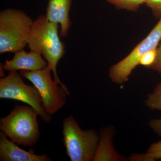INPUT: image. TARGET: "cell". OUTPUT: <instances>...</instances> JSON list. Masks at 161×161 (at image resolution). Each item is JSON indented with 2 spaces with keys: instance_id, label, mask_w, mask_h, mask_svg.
Segmentation results:
<instances>
[{
  "instance_id": "obj_1",
  "label": "cell",
  "mask_w": 161,
  "mask_h": 161,
  "mask_svg": "<svg viewBox=\"0 0 161 161\" xmlns=\"http://www.w3.org/2000/svg\"><path fill=\"white\" fill-rule=\"evenodd\" d=\"M58 28V23L47 20L45 15L40 16L33 22L27 44L30 50L43 56L51 69L54 80L68 90L57 73V64L65 53L64 43L60 40Z\"/></svg>"
},
{
  "instance_id": "obj_2",
  "label": "cell",
  "mask_w": 161,
  "mask_h": 161,
  "mask_svg": "<svg viewBox=\"0 0 161 161\" xmlns=\"http://www.w3.org/2000/svg\"><path fill=\"white\" fill-rule=\"evenodd\" d=\"M38 115L30 106L15 105L9 115L0 119V130L18 145L35 147L40 136Z\"/></svg>"
},
{
  "instance_id": "obj_3",
  "label": "cell",
  "mask_w": 161,
  "mask_h": 161,
  "mask_svg": "<svg viewBox=\"0 0 161 161\" xmlns=\"http://www.w3.org/2000/svg\"><path fill=\"white\" fill-rule=\"evenodd\" d=\"M34 21L20 9L9 8L0 12V53L24 49Z\"/></svg>"
},
{
  "instance_id": "obj_4",
  "label": "cell",
  "mask_w": 161,
  "mask_h": 161,
  "mask_svg": "<svg viewBox=\"0 0 161 161\" xmlns=\"http://www.w3.org/2000/svg\"><path fill=\"white\" fill-rule=\"evenodd\" d=\"M62 135L67 155L71 161H93L99 142L94 130H81L71 115L64 120Z\"/></svg>"
},
{
  "instance_id": "obj_5",
  "label": "cell",
  "mask_w": 161,
  "mask_h": 161,
  "mask_svg": "<svg viewBox=\"0 0 161 161\" xmlns=\"http://www.w3.org/2000/svg\"><path fill=\"white\" fill-rule=\"evenodd\" d=\"M51 69L47 65L39 70H21L19 74L23 78L30 81L36 88L43 101V107L47 114L53 115L66 104L68 90L52 79Z\"/></svg>"
},
{
  "instance_id": "obj_6",
  "label": "cell",
  "mask_w": 161,
  "mask_h": 161,
  "mask_svg": "<svg viewBox=\"0 0 161 161\" xmlns=\"http://www.w3.org/2000/svg\"><path fill=\"white\" fill-rule=\"evenodd\" d=\"M17 71H9V75L0 79V98L20 101L32 107L44 122L50 124L52 115L46 113L39 91L35 86L24 83Z\"/></svg>"
},
{
  "instance_id": "obj_7",
  "label": "cell",
  "mask_w": 161,
  "mask_h": 161,
  "mask_svg": "<svg viewBox=\"0 0 161 161\" xmlns=\"http://www.w3.org/2000/svg\"><path fill=\"white\" fill-rule=\"evenodd\" d=\"M161 40V19L150 33L123 60L111 67L109 77L114 83L121 84L126 82L132 71L140 64L143 55L157 48Z\"/></svg>"
},
{
  "instance_id": "obj_8",
  "label": "cell",
  "mask_w": 161,
  "mask_h": 161,
  "mask_svg": "<svg viewBox=\"0 0 161 161\" xmlns=\"http://www.w3.org/2000/svg\"><path fill=\"white\" fill-rule=\"evenodd\" d=\"M48 65V63L42 58V55L33 51L26 52L23 49L15 52L11 60H6L3 65L4 70H39Z\"/></svg>"
},
{
  "instance_id": "obj_9",
  "label": "cell",
  "mask_w": 161,
  "mask_h": 161,
  "mask_svg": "<svg viewBox=\"0 0 161 161\" xmlns=\"http://www.w3.org/2000/svg\"><path fill=\"white\" fill-rule=\"evenodd\" d=\"M34 150L29 151L22 150L17 144L9 140L4 133L0 132V161H52L46 154L37 155Z\"/></svg>"
},
{
  "instance_id": "obj_10",
  "label": "cell",
  "mask_w": 161,
  "mask_h": 161,
  "mask_svg": "<svg viewBox=\"0 0 161 161\" xmlns=\"http://www.w3.org/2000/svg\"><path fill=\"white\" fill-rule=\"evenodd\" d=\"M72 0H48L47 7V19L58 23L60 26V36L66 37L71 25L69 13Z\"/></svg>"
},
{
  "instance_id": "obj_11",
  "label": "cell",
  "mask_w": 161,
  "mask_h": 161,
  "mask_svg": "<svg viewBox=\"0 0 161 161\" xmlns=\"http://www.w3.org/2000/svg\"><path fill=\"white\" fill-rule=\"evenodd\" d=\"M113 129L103 128L100 130L99 142L94 161H124L125 158L115 151L112 144Z\"/></svg>"
},
{
  "instance_id": "obj_12",
  "label": "cell",
  "mask_w": 161,
  "mask_h": 161,
  "mask_svg": "<svg viewBox=\"0 0 161 161\" xmlns=\"http://www.w3.org/2000/svg\"><path fill=\"white\" fill-rule=\"evenodd\" d=\"M129 159L132 161H153L161 159V141L150 145L145 153H134Z\"/></svg>"
},
{
  "instance_id": "obj_13",
  "label": "cell",
  "mask_w": 161,
  "mask_h": 161,
  "mask_svg": "<svg viewBox=\"0 0 161 161\" xmlns=\"http://www.w3.org/2000/svg\"><path fill=\"white\" fill-rule=\"evenodd\" d=\"M114 5L117 9H126L129 11H138L141 5L145 4L147 0H106Z\"/></svg>"
},
{
  "instance_id": "obj_14",
  "label": "cell",
  "mask_w": 161,
  "mask_h": 161,
  "mask_svg": "<svg viewBox=\"0 0 161 161\" xmlns=\"http://www.w3.org/2000/svg\"><path fill=\"white\" fill-rule=\"evenodd\" d=\"M145 103L150 109L161 111V82L157 85L152 94L148 95Z\"/></svg>"
},
{
  "instance_id": "obj_15",
  "label": "cell",
  "mask_w": 161,
  "mask_h": 161,
  "mask_svg": "<svg viewBox=\"0 0 161 161\" xmlns=\"http://www.w3.org/2000/svg\"><path fill=\"white\" fill-rule=\"evenodd\" d=\"M156 55L157 48L147 52L141 57L140 60V64L148 69L154 63L156 58Z\"/></svg>"
},
{
  "instance_id": "obj_16",
  "label": "cell",
  "mask_w": 161,
  "mask_h": 161,
  "mask_svg": "<svg viewBox=\"0 0 161 161\" xmlns=\"http://www.w3.org/2000/svg\"><path fill=\"white\" fill-rule=\"evenodd\" d=\"M145 4L152 10L157 19H161V0H147Z\"/></svg>"
},
{
  "instance_id": "obj_17",
  "label": "cell",
  "mask_w": 161,
  "mask_h": 161,
  "mask_svg": "<svg viewBox=\"0 0 161 161\" xmlns=\"http://www.w3.org/2000/svg\"><path fill=\"white\" fill-rule=\"evenodd\" d=\"M148 69L153 70L161 75V40L157 48V55L154 63Z\"/></svg>"
},
{
  "instance_id": "obj_18",
  "label": "cell",
  "mask_w": 161,
  "mask_h": 161,
  "mask_svg": "<svg viewBox=\"0 0 161 161\" xmlns=\"http://www.w3.org/2000/svg\"><path fill=\"white\" fill-rule=\"evenodd\" d=\"M149 126L158 135L161 136V118L151 119L149 122Z\"/></svg>"
}]
</instances>
